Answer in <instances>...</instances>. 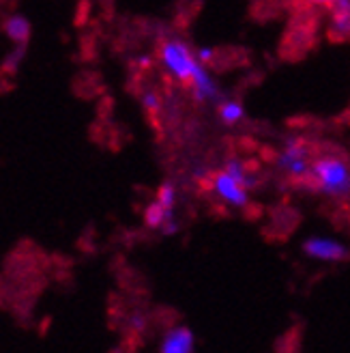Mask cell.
Returning a JSON list of instances; mask_svg holds the SVG:
<instances>
[{"label":"cell","mask_w":350,"mask_h":353,"mask_svg":"<svg viewBox=\"0 0 350 353\" xmlns=\"http://www.w3.org/2000/svg\"><path fill=\"white\" fill-rule=\"evenodd\" d=\"M217 117L223 125H239L245 119V108L243 103L237 99H219L217 101Z\"/></svg>","instance_id":"cell-10"},{"label":"cell","mask_w":350,"mask_h":353,"mask_svg":"<svg viewBox=\"0 0 350 353\" xmlns=\"http://www.w3.org/2000/svg\"><path fill=\"white\" fill-rule=\"evenodd\" d=\"M177 216H174V209H166L162 203H149V207L144 209V224L149 228H160L162 231V226L168 222V220H174Z\"/></svg>","instance_id":"cell-11"},{"label":"cell","mask_w":350,"mask_h":353,"mask_svg":"<svg viewBox=\"0 0 350 353\" xmlns=\"http://www.w3.org/2000/svg\"><path fill=\"white\" fill-rule=\"evenodd\" d=\"M314 157L316 155L311 153V147L305 143V140L301 136H292V138H286L284 145L279 147L275 162H277V168L282 170L288 179L305 185L309 179Z\"/></svg>","instance_id":"cell-3"},{"label":"cell","mask_w":350,"mask_h":353,"mask_svg":"<svg viewBox=\"0 0 350 353\" xmlns=\"http://www.w3.org/2000/svg\"><path fill=\"white\" fill-rule=\"evenodd\" d=\"M305 256L322 263H342L350 259V248L340 239L325 237V235H311L303 241Z\"/></svg>","instance_id":"cell-5"},{"label":"cell","mask_w":350,"mask_h":353,"mask_svg":"<svg viewBox=\"0 0 350 353\" xmlns=\"http://www.w3.org/2000/svg\"><path fill=\"white\" fill-rule=\"evenodd\" d=\"M196 59L202 63V65H211L213 61H215V50L213 48H208V46H200V48H196Z\"/></svg>","instance_id":"cell-15"},{"label":"cell","mask_w":350,"mask_h":353,"mask_svg":"<svg viewBox=\"0 0 350 353\" xmlns=\"http://www.w3.org/2000/svg\"><path fill=\"white\" fill-rule=\"evenodd\" d=\"M3 30H5V34L13 43H20V46H28V41L32 37L30 22L26 20L24 15H20V13L9 15L7 20H5V24H3Z\"/></svg>","instance_id":"cell-9"},{"label":"cell","mask_w":350,"mask_h":353,"mask_svg":"<svg viewBox=\"0 0 350 353\" xmlns=\"http://www.w3.org/2000/svg\"><path fill=\"white\" fill-rule=\"evenodd\" d=\"M155 201L162 203L166 209H174V207H177V188H174V183L172 181H164L160 188H157Z\"/></svg>","instance_id":"cell-13"},{"label":"cell","mask_w":350,"mask_h":353,"mask_svg":"<svg viewBox=\"0 0 350 353\" xmlns=\"http://www.w3.org/2000/svg\"><path fill=\"white\" fill-rule=\"evenodd\" d=\"M305 188L327 199L344 201L350 196V162L340 153H320L314 157Z\"/></svg>","instance_id":"cell-1"},{"label":"cell","mask_w":350,"mask_h":353,"mask_svg":"<svg viewBox=\"0 0 350 353\" xmlns=\"http://www.w3.org/2000/svg\"><path fill=\"white\" fill-rule=\"evenodd\" d=\"M211 190L215 196L228 207L245 209L250 205V192H252L250 185L241 181L232 172H228L223 166L211 174Z\"/></svg>","instance_id":"cell-4"},{"label":"cell","mask_w":350,"mask_h":353,"mask_svg":"<svg viewBox=\"0 0 350 353\" xmlns=\"http://www.w3.org/2000/svg\"><path fill=\"white\" fill-rule=\"evenodd\" d=\"M189 88H191V95L198 103H211V101H219L221 99V93H219V84L217 80L211 76L206 65H198L196 72H194V78L189 82Z\"/></svg>","instance_id":"cell-6"},{"label":"cell","mask_w":350,"mask_h":353,"mask_svg":"<svg viewBox=\"0 0 350 353\" xmlns=\"http://www.w3.org/2000/svg\"><path fill=\"white\" fill-rule=\"evenodd\" d=\"M329 17L331 39H350V0H336L329 7Z\"/></svg>","instance_id":"cell-8"},{"label":"cell","mask_w":350,"mask_h":353,"mask_svg":"<svg viewBox=\"0 0 350 353\" xmlns=\"http://www.w3.org/2000/svg\"><path fill=\"white\" fill-rule=\"evenodd\" d=\"M307 3L311 5V7H320V9H329L331 5L336 3V0H307Z\"/></svg>","instance_id":"cell-17"},{"label":"cell","mask_w":350,"mask_h":353,"mask_svg":"<svg viewBox=\"0 0 350 353\" xmlns=\"http://www.w3.org/2000/svg\"><path fill=\"white\" fill-rule=\"evenodd\" d=\"M26 48H28V46L15 43V48L9 52V54L5 57V61H3V72H5V74H15L17 69H20V65H22V61H24V57H26Z\"/></svg>","instance_id":"cell-12"},{"label":"cell","mask_w":350,"mask_h":353,"mask_svg":"<svg viewBox=\"0 0 350 353\" xmlns=\"http://www.w3.org/2000/svg\"><path fill=\"white\" fill-rule=\"evenodd\" d=\"M160 65L164 67V72L181 84H187L194 78L196 67L200 61L196 59V50H191L183 39L179 37H168L160 43V52H157Z\"/></svg>","instance_id":"cell-2"},{"label":"cell","mask_w":350,"mask_h":353,"mask_svg":"<svg viewBox=\"0 0 350 353\" xmlns=\"http://www.w3.org/2000/svg\"><path fill=\"white\" fill-rule=\"evenodd\" d=\"M140 103H142V108L151 114L160 112L162 105H164V97L160 91H155V88H146V91L140 95Z\"/></svg>","instance_id":"cell-14"},{"label":"cell","mask_w":350,"mask_h":353,"mask_svg":"<svg viewBox=\"0 0 350 353\" xmlns=\"http://www.w3.org/2000/svg\"><path fill=\"white\" fill-rule=\"evenodd\" d=\"M129 325H131V330H135V332H144V330H146V316H144V314H140V312L131 314V316H129Z\"/></svg>","instance_id":"cell-16"},{"label":"cell","mask_w":350,"mask_h":353,"mask_svg":"<svg viewBox=\"0 0 350 353\" xmlns=\"http://www.w3.org/2000/svg\"><path fill=\"white\" fill-rule=\"evenodd\" d=\"M194 347H196L194 332L185 325H174L164 334L160 353H194Z\"/></svg>","instance_id":"cell-7"}]
</instances>
